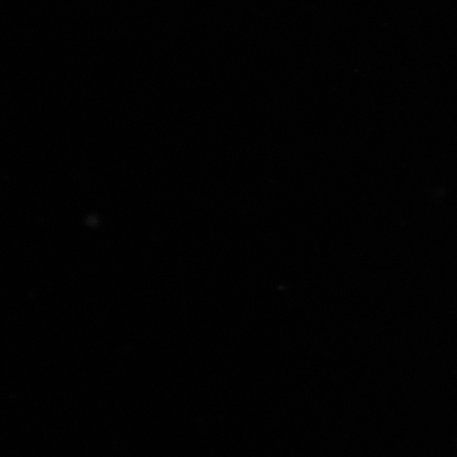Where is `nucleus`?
Wrapping results in <instances>:
<instances>
[]
</instances>
